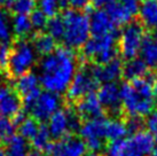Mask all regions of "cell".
Returning a JSON list of instances; mask_svg holds the SVG:
<instances>
[{"label": "cell", "mask_w": 157, "mask_h": 156, "mask_svg": "<svg viewBox=\"0 0 157 156\" xmlns=\"http://www.w3.org/2000/svg\"><path fill=\"white\" fill-rule=\"evenodd\" d=\"M59 1H60L61 6H64V5H67L68 2H70V0H59Z\"/></svg>", "instance_id": "obj_42"}, {"label": "cell", "mask_w": 157, "mask_h": 156, "mask_svg": "<svg viewBox=\"0 0 157 156\" xmlns=\"http://www.w3.org/2000/svg\"><path fill=\"white\" fill-rule=\"evenodd\" d=\"M22 98L15 87L7 82L0 83V116L13 118L16 114L22 111Z\"/></svg>", "instance_id": "obj_12"}, {"label": "cell", "mask_w": 157, "mask_h": 156, "mask_svg": "<svg viewBox=\"0 0 157 156\" xmlns=\"http://www.w3.org/2000/svg\"><path fill=\"white\" fill-rule=\"evenodd\" d=\"M47 33L55 40H62L63 37V21L61 16H55L48 21L47 24Z\"/></svg>", "instance_id": "obj_31"}, {"label": "cell", "mask_w": 157, "mask_h": 156, "mask_svg": "<svg viewBox=\"0 0 157 156\" xmlns=\"http://www.w3.org/2000/svg\"><path fill=\"white\" fill-rule=\"evenodd\" d=\"M119 0H93V4L96 7V9H103L108 8L109 6L118 2Z\"/></svg>", "instance_id": "obj_37"}, {"label": "cell", "mask_w": 157, "mask_h": 156, "mask_svg": "<svg viewBox=\"0 0 157 156\" xmlns=\"http://www.w3.org/2000/svg\"><path fill=\"white\" fill-rule=\"evenodd\" d=\"M48 130L51 138L55 141L66 138L67 135H71L69 132V124H68V114L66 108H60L56 113L49 118Z\"/></svg>", "instance_id": "obj_17"}, {"label": "cell", "mask_w": 157, "mask_h": 156, "mask_svg": "<svg viewBox=\"0 0 157 156\" xmlns=\"http://www.w3.org/2000/svg\"><path fill=\"white\" fill-rule=\"evenodd\" d=\"M138 14L142 25L148 29H157V1H144L140 5Z\"/></svg>", "instance_id": "obj_21"}, {"label": "cell", "mask_w": 157, "mask_h": 156, "mask_svg": "<svg viewBox=\"0 0 157 156\" xmlns=\"http://www.w3.org/2000/svg\"><path fill=\"white\" fill-rule=\"evenodd\" d=\"M5 156H29V147L26 140L20 135H14L5 142Z\"/></svg>", "instance_id": "obj_20"}, {"label": "cell", "mask_w": 157, "mask_h": 156, "mask_svg": "<svg viewBox=\"0 0 157 156\" xmlns=\"http://www.w3.org/2000/svg\"><path fill=\"white\" fill-rule=\"evenodd\" d=\"M98 98L105 110L113 116V118H121L123 111L121 86L117 83H105L99 87Z\"/></svg>", "instance_id": "obj_11"}, {"label": "cell", "mask_w": 157, "mask_h": 156, "mask_svg": "<svg viewBox=\"0 0 157 156\" xmlns=\"http://www.w3.org/2000/svg\"><path fill=\"white\" fill-rule=\"evenodd\" d=\"M12 1H14V0H12Z\"/></svg>", "instance_id": "obj_45"}, {"label": "cell", "mask_w": 157, "mask_h": 156, "mask_svg": "<svg viewBox=\"0 0 157 156\" xmlns=\"http://www.w3.org/2000/svg\"><path fill=\"white\" fill-rule=\"evenodd\" d=\"M90 31L92 37L117 33V26L111 21L109 15L103 9H94L92 10L90 16Z\"/></svg>", "instance_id": "obj_13"}, {"label": "cell", "mask_w": 157, "mask_h": 156, "mask_svg": "<svg viewBox=\"0 0 157 156\" xmlns=\"http://www.w3.org/2000/svg\"><path fill=\"white\" fill-rule=\"evenodd\" d=\"M91 0H70V5L74 7V9L80 10L82 8H85Z\"/></svg>", "instance_id": "obj_38"}, {"label": "cell", "mask_w": 157, "mask_h": 156, "mask_svg": "<svg viewBox=\"0 0 157 156\" xmlns=\"http://www.w3.org/2000/svg\"><path fill=\"white\" fill-rule=\"evenodd\" d=\"M38 9L47 18H55L62 6L59 0H37Z\"/></svg>", "instance_id": "obj_30"}, {"label": "cell", "mask_w": 157, "mask_h": 156, "mask_svg": "<svg viewBox=\"0 0 157 156\" xmlns=\"http://www.w3.org/2000/svg\"><path fill=\"white\" fill-rule=\"evenodd\" d=\"M84 156H105V155H100V154H96V153L90 152V153H87L86 155H84Z\"/></svg>", "instance_id": "obj_40"}, {"label": "cell", "mask_w": 157, "mask_h": 156, "mask_svg": "<svg viewBox=\"0 0 157 156\" xmlns=\"http://www.w3.org/2000/svg\"><path fill=\"white\" fill-rule=\"evenodd\" d=\"M125 122V126H126L127 130V135H135L140 131H142V127H144V121L141 117H130L127 118Z\"/></svg>", "instance_id": "obj_34"}, {"label": "cell", "mask_w": 157, "mask_h": 156, "mask_svg": "<svg viewBox=\"0 0 157 156\" xmlns=\"http://www.w3.org/2000/svg\"><path fill=\"white\" fill-rule=\"evenodd\" d=\"M33 48L37 54L47 57L56 49V40L48 33H39L33 38Z\"/></svg>", "instance_id": "obj_22"}, {"label": "cell", "mask_w": 157, "mask_h": 156, "mask_svg": "<svg viewBox=\"0 0 157 156\" xmlns=\"http://www.w3.org/2000/svg\"><path fill=\"white\" fill-rule=\"evenodd\" d=\"M131 140L144 156L149 155L155 147V140L153 135L147 131H140L138 133L133 135L131 137Z\"/></svg>", "instance_id": "obj_24"}, {"label": "cell", "mask_w": 157, "mask_h": 156, "mask_svg": "<svg viewBox=\"0 0 157 156\" xmlns=\"http://www.w3.org/2000/svg\"><path fill=\"white\" fill-rule=\"evenodd\" d=\"M14 127L12 121H9L6 117L0 116V146L2 147L5 142L12 135H14Z\"/></svg>", "instance_id": "obj_32"}, {"label": "cell", "mask_w": 157, "mask_h": 156, "mask_svg": "<svg viewBox=\"0 0 157 156\" xmlns=\"http://www.w3.org/2000/svg\"><path fill=\"white\" fill-rule=\"evenodd\" d=\"M107 124H108V118H105V117H100V118L83 122L82 127L79 130V135H82V139L84 141L99 140V141H103L109 145V142L105 139Z\"/></svg>", "instance_id": "obj_16"}, {"label": "cell", "mask_w": 157, "mask_h": 156, "mask_svg": "<svg viewBox=\"0 0 157 156\" xmlns=\"http://www.w3.org/2000/svg\"><path fill=\"white\" fill-rule=\"evenodd\" d=\"M148 74V67L140 57H135L132 60H127V62L123 65V76L127 80H135L139 78H144Z\"/></svg>", "instance_id": "obj_19"}, {"label": "cell", "mask_w": 157, "mask_h": 156, "mask_svg": "<svg viewBox=\"0 0 157 156\" xmlns=\"http://www.w3.org/2000/svg\"><path fill=\"white\" fill-rule=\"evenodd\" d=\"M144 38V30L141 23L131 22L123 28L119 36V52L126 60H132L139 55Z\"/></svg>", "instance_id": "obj_6"}, {"label": "cell", "mask_w": 157, "mask_h": 156, "mask_svg": "<svg viewBox=\"0 0 157 156\" xmlns=\"http://www.w3.org/2000/svg\"><path fill=\"white\" fill-rule=\"evenodd\" d=\"M86 150L87 148L83 139L69 135L61 140L51 141L44 153L49 156H84Z\"/></svg>", "instance_id": "obj_9"}, {"label": "cell", "mask_w": 157, "mask_h": 156, "mask_svg": "<svg viewBox=\"0 0 157 156\" xmlns=\"http://www.w3.org/2000/svg\"><path fill=\"white\" fill-rule=\"evenodd\" d=\"M91 70L99 83H116L123 75V63L117 57L105 64L91 65Z\"/></svg>", "instance_id": "obj_15"}, {"label": "cell", "mask_w": 157, "mask_h": 156, "mask_svg": "<svg viewBox=\"0 0 157 156\" xmlns=\"http://www.w3.org/2000/svg\"><path fill=\"white\" fill-rule=\"evenodd\" d=\"M127 135L125 122L122 118H111L108 119L107 131H105V139L109 143L123 139Z\"/></svg>", "instance_id": "obj_23"}, {"label": "cell", "mask_w": 157, "mask_h": 156, "mask_svg": "<svg viewBox=\"0 0 157 156\" xmlns=\"http://www.w3.org/2000/svg\"><path fill=\"white\" fill-rule=\"evenodd\" d=\"M99 87V82L96 80L92 72L91 67H83L77 70L72 82L67 91V96L71 101H78L84 96L94 93Z\"/></svg>", "instance_id": "obj_7"}, {"label": "cell", "mask_w": 157, "mask_h": 156, "mask_svg": "<svg viewBox=\"0 0 157 156\" xmlns=\"http://www.w3.org/2000/svg\"><path fill=\"white\" fill-rule=\"evenodd\" d=\"M61 103L62 100L59 94L47 91L41 92L35 103L32 104L29 113L38 123L45 124V122L49 121V118L60 109Z\"/></svg>", "instance_id": "obj_8"}, {"label": "cell", "mask_w": 157, "mask_h": 156, "mask_svg": "<svg viewBox=\"0 0 157 156\" xmlns=\"http://www.w3.org/2000/svg\"><path fill=\"white\" fill-rule=\"evenodd\" d=\"M139 55L148 68H157V32L144 35Z\"/></svg>", "instance_id": "obj_18"}, {"label": "cell", "mask_w": 157, "mask_h": 156, "mask_svg": "<svg viewBox=\"0 0 157 156\" xmlns=\"http://www.w3.org/2000/svg\"><path fill=\"white\" fill-rule=\"evenodd\" d=\"M9 0H0V8L2 7V6H5V5L8 2Z\"/></svg>", "instance_id": "obj_41"}, {"label": "cell", "mask_w": 157, "mask_h": 156, "mask_svg": "<svg viewBox=\"0 0 157 156\" xmlns=\"http://www.w3.org/2000/svg\"><path fill=\"white\" fill-rule=\"evenodd\" d=\"M12 30L13 35L20 38H24L32 32V25H31L30 18L25 15H15L12 18Z\"/></svg>", "instance_id": "obj_25"}, {"label": "cell", "mask_w": 157, "mask_h": 156, "mask_svg": "<svg viewBox=\"0 0 157 156\" xmlns=\"http://www.w3.org/2000/svg\"><path fill=\"white\" fill-rule=\"evenodd\" d=\"M51 142V135H49V130L46 124H40L39 131L36 135V137L31 140V145L32 148L39 153H44L48 143Z\"/></svg>", "instance_id": "obj_27"}, {"label": "cell", "mask_w": 157, "mask_h": 156, "mask_svg": "<svg viewBox=\"0 0 157 156\" xmlns=\"http://www.w3.org/2000/svg\"><path fill=\"white\" fill-rule=\"evenodd\" d=\"M117 33L91 37L83 46V54L96 64H105L117 59Z\"/></svg>", "instance_id": "obj_3"}, {"label": "cell", "mask_w": 157, "mask_h": 156, "mask_svg": "<svg viewBox=\"0 0 157 156\" xmlns=\"http://www.w3.org/2000/svg\"><path fill=\"white\" fill-rule=\"evenodd\" d=\"M76 111L80 117L82 122H86L103 117L105 109L100 103L98 96L95 93H91L77 101Z\"/></svg>", "instance_id": "obj_14"}, {"label": "cell", "mask_w": 157, "mask_h": 156, "mask_svg": "<svg viewBox=\"0 0 157 156\" xmlns=\"http://www.w3.org/2000/svg\"><path fill=\"white\" fill-rule=\"evenodd\" d=\"M14 87L20 94V96L22 98L23 107L25 109V113H29L32 104L35 103L37 98L41 93L38 75L33 72H28L23 76H20L16 79Z\"/></svg>", "instance_id": "obj_10"}, {"label": "cell", "mask_w": 157, "mask_h": 156, "mask_svg": "<svg viewBox=\"0 0 157 156\" xmlns=\"http://www.w3.org/2000/svg\"><path fill=\"white\" fill-rule=\"evenodd\" d=\"M77 57L74 49L56 48L52 54L41 59L38 67L40 85L47 92L61 94L68 91L77 72Z\"/></svg>", "instance_id": "obj_1"}, {"label": "cell", "mask_w": 157, "mask_h": 156, "mask_svg": "<svg viewBox=\"0 0 157 156\" xmlns=\"http://www.w3.org/2000/svg\"><path fill=\"white\" fill-rule=\"evenodd\" d=\"M154 98L157 99V83L154 84Z\"/></svg>", "instance_id": "obj_39"}, {"label": "cell", "mask_w": 157, "mask_h": 156, "mask_svg": "<svg viewBox=\"0 0 157 156\" xmlns=\"http://www.w3.org/2000/svg\"><path fill=\"white\" fill-rule=\"evenodd\" d=\"M144 1H157V0H144Z\"/></svg>", "instance_id": "obj_44"}, {"label": "cell", "mask_w": 157, "mask_h": 156, "mask_svg": "<svg viewBox=\"0 0 157 156\" xmlns=\"http://www.w3.org/2000/svg\"><path fill=\"white\" fill-rule=\"evenodd\" d=\"M12 30V18L8 12L4 8H0V44L8 45L13 38Z\"/></svg>", "instance_id": "obj_26"}, {"label": "cell", "mask_w": 157, "mask_h": 156, "mask_svg": "<svg viewBox=\"0 0 157 156\" xmlns=\"http://www.w3.org/2000/svg\"><path fill=\"white\" fill-rule=\"evenodd\" d=\"M146 126L148 129V132L153 135L155 141H157V111H153L147 118Z\"/></svg>", "instance_id": "obj_36"}, {"label": "cell", "mask_w": 157, "mask_h": 156, "mask_svg": "<svg viewBox=\"0 0 157 156\" xmlns=\"http://www.w3.org/2000/svg\"><path fill=\"white\" fill-rule=\"evenodd\" d=\"M39 127L40 124L36 119H33L32 117H26L25 121L18 126L20 135L25 139V140H30L31 141L36 137V135L38 133Z\"/></svg>", "instance_id": "obj_28"}, {"label": "cell", "mask_w": 157, "mask_h": 156, "mask_svg": "<svg viewBox=\"0 0 157 156\" xmlns=\"http://www.w3.org/2000/svg\"><path fill=\"white\" fill-rule=\"evenodd\" d=\"M30 22L32 29L36 31H43L44 29L47 28L48 24V18L40 12L39 9H36L33 13L31 14L30 16Z\"/></svg>", "instance_id": "obj_33"}, {"label": "cell", "mask_w": 157, "mask_h": 156, "mask_svg": "<svg viewBox=\"0 0 157 156\" xmlns=\"http://www.w3.org/2000/svg\"><path fill=\"white\" fill-rule=\"evenodd\" d=\"M36 61L37 53L32 43L25 39H21L16 41L12 48L8 64L9 72L15 77H20L28 72H31V69L36 64Z\"/></svg>", "instance_id": "obj_5"}, {"label": "cell", "mask_w": 157, "mask_h": 156, "mask_svg": "<svg viewBox=\"0 0 157 156\" xmlns=\"http://www.w3.org/2000/svg\"><path fill=\"white\" fill-rule=\"evenodd\" d=\"M37 0H14L12 1V9L16 15L29 16L36 10Z\"/></svg>", "instance_id": "obj_29"}, {"label": "cell", "mask_w": 157, "mask_h": 156, "mask_svg": "<svg viewBox=\"0 0 157 156\" xmlns=\"http://www.w3.org/2000/svg\"><path fill=\"white\" fill-rule=\"evenodd\" d=\"M151 156H157V146L154 147L153 152H151Z\"/></svg>", "instance_id": "obj_43"}, {"label": "cell", "mask_w": 157, "mask_h": 156, "mask_svg": "<svg viewBox=\"0 0 157 156\" xmlns=\"http://www.w3.org/2000/svg\"><path fill=\"white\" fill-rule=\"evenodd\" d=\"M123 110L130 117H144L153 113L155 107V98H149L138 92L131 83L121 85Z\"/></svg>", "instance_id": "obj_4"}, {"label": "cell", "mask_w": 157, "mask_h": 156, "mask_svg": "<svg viewBox=\"0 0 157 156\" xmlns=\"http://www.w3.org/2000/svg\"><path fill=\"white\" fill-rule=\"evenodd\" d=\"M10 52H12V48L9 47V45L0 44V70L8 69Z\"/></svg>", "instance_id": "obj_35"}, {"label": "cell", "mask_w": 157, "mask_h": 156, "mask_svg": "<svg viewBox=\"0 0 157 156\" xmlns=\"http://www.w3.org/2000/svg\"><path fill=\"white\" fill-rule=\"evenodd\" d=\"M63 21V37L62 40L64 47L70 49L83 47L90 36V20L85 13L78 9H66L61 15Z\"/></svg>", "instance_id": "obj_2"}]
</instances>
